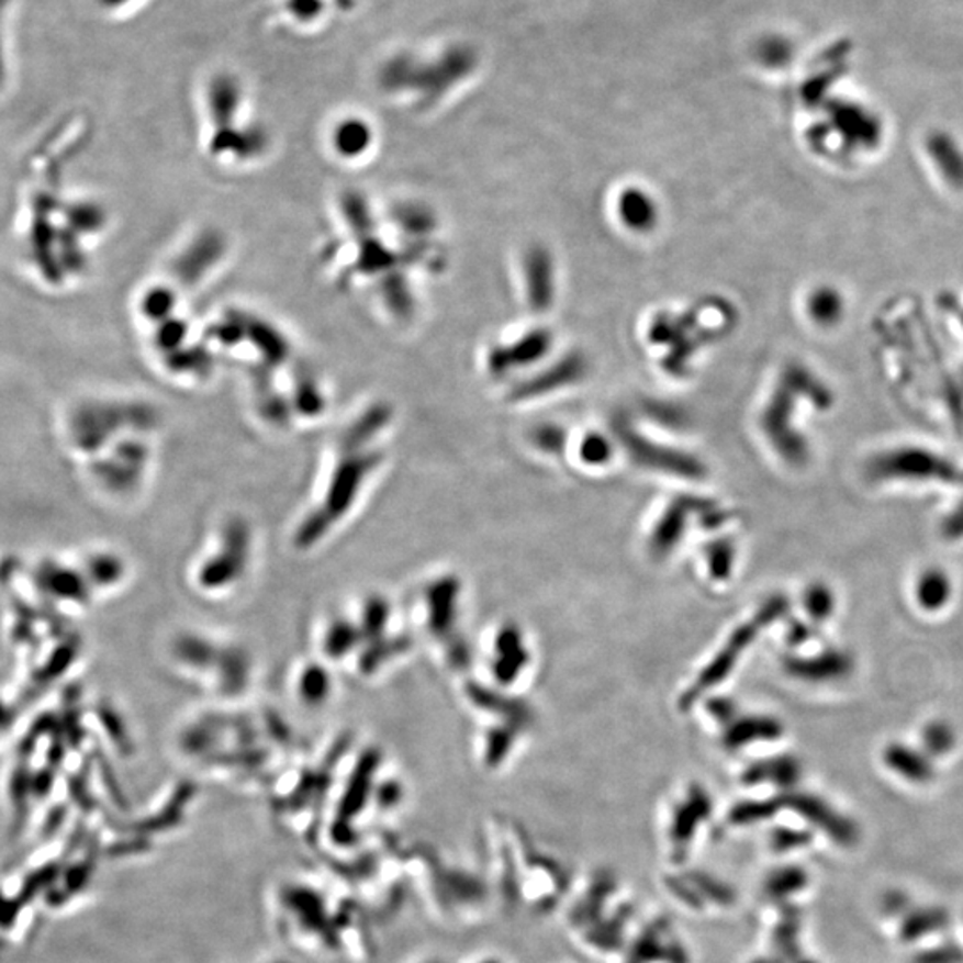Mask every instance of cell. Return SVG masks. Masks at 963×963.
I'll list each match as a JSON object with an SVG mask.
<instances>
[{"mask_svg": "<svg viewBox=\"0 0 963 963\" xmlns=\"http://www.w3.org/2000/svg\"><path fill=\"white\" fill-rule=\"evenodd\" d=\"M423 211L411 200L347 188L331 205L320 262L334 288L385 327L414 313L413 273L422 262Z\"/></svg>", "mask_w": 963, "mask_h": 963, "instance_id": "obj_1", "label": "cell"}, {"mask_svg": "<svg viewBox=\"0 0 963 963\" xmlns=\"http://www.w3.org/2000/svg\"><path fill=\"white\" fill-rule=\"evenodd\" d=\"M210 331L220 361L234 362L247 377L248 393L266 422L282 427L294 416L316 418L325 411V384L276 320L231 307L210 320Z\"/></svg>", "mask_w": 963, "mask_h": 963, "instance_id": "obj_2", "label": "cell"}, {"mask_svg": "<svg viewBox=\"0 0 963 963\" xmlns=\"http://www.w3.org/2000/svg\"><path fill=\"white\" fill-rule=\"evenodd\" d=\"M636 950L631 951V959L627 963H688L687 948L674 933L673 926L662 919H653L641 936H636Z\"/></svg>", "mask_w": 963, "mask_h": 963, "instance_id": "obj_3", "label": "cell"}, {"mask_svg": "<svg viewBox=\"0 0 963 963\" xmlns=\"http://www.w3.org/2000/svg\"><path fill=\"white\" fill-rule=\"evenodd\" d=\"M373 147H376V136L361 120H341L339 124L334 125L328 136L331 153L336 157V161L347 163V167L366 161L368 153Z\"/></svg>", "mask_w": 963, "mask_h": 963, "instance_id": "obj_4", "label": "cell"}, {"mask_svg": "<svg viewBox=\"0 0 963 963\" xmlns=\"http://www.w3.org/2000/svg\"><path fill=\"white\" fill-rule=\"evenodd\" d=\"M797 808H799L802 814L810 817L811 822H816L819 828H822L839 844H853L854 840H856V830H854L853 825L837 816L833 811L828 810L821 803L803 799L797 805Z\"/></svg>", "mask_w": 963, "mask_h": 963, "instance_id": "obj_5", "label": "cell"}, {"mask_svg": "<svg viewBox=\"0 0 963 963\" xmlns=\"http://www.w3.org/2000/svg\"><path fill=\"white\" fill-rule=\"evenodd\" d=\"M948 925V914L940 908H922L903 921L899 937L903 942H916V940L928 937L930 933L942 930Z\"/></svg>", "mask_w": 963, "mask_h": 963, "instance_id": "obj_6", "label": "cell"}, {"mask_svg": "<svg viewBox=\"0 0 963 963\" xmlns=\"http://www.w3.org/2000/svg\"><path fill=\"white\" fill-rule=\"evenodd\" d=\"M805 885H807V874L803 873L802 869L787 867L776 871L769 878L768 888L773 896L783 897L796 894Z\"/></svg>", "mask_w": 963, "mask_h": 963, "instance_id": "obj_7", "label": "cell"}, {"mask_svg": "<svg viewBox=\"0 0 963 963\" xmlns=\"http://www.w3.org/2000/svg\"><path fill=\"white\" fill-rule=\"evenodd\" d=\"M911 963H963V950L956 944L937 945L933 950L917 953Z\"/></svg>", "mask_w": 963, "mask_h": 963, "instance_id": "obj_8", "label": "cell"}, {"mask_svg": "<svg viewBox=\"0 0 963 963\" xmlns=\"http://www.w3.org/2000/svg\"><path fill=\"white\" fill-rule=\"evenodd\" d=\"M327 674L323 673L322 670L305 671L304 679H302V694L305 698L309 702H320L327 696Z\"/></svg>", "mask_w": 963, "mask_h": 963, "instance_id": "obj_9", "label": "cell"}, {"mask_svg": "<svg viewBox=\"0 0 963 963\" xmlns=\"http://www.w3.org/2000/svg\"><path fill=\"white\" fill-rule=\"evenodd\" d=\"M356 641V631L348 625H336L328 631L327 648L333 656L339 657L347 653L348 646Z\"/></svg>", "mask_w": 963, "mask_h": 963, "instance_id": "obj_10", "label": "cell"}, {"mask_svg": "<svg viewBox=\"0 0 963 963\" xmlns=\"http://www.w3.org/2000/svg\"><path fill=\"white\" fill-rule=\"evenodd\" d=\"M475 963H503L502 960L496 959V956H485V959L477 960Z\"/></svg>", "mask_w": 963, "mask_h": 963, "instance_id": "obj_11", "label": "cell"}, {"mask_svg": "<svg viewBox=\"0 0 963 963\" xmlns=\"http://www.w3.org/2000/svg\"><path fill=\"white\" fill-rule=\"evenodd\" d=\"M5 4H8V0H0V14L4 11Z\"/></svg>", "mask_w": 963, "mask_h": 963, "instance_id": "obj_12", "label": "cell"}, {"mask_svg": "<svg viewBox=\"0 0 963 963\" xmlns=\"http://www.w3.org/2000/svg\"><path fill=\"white\" fill-rule=\"evenodd\" d=\"M0 68H2V45H0Z\"/></svg>", "mask_w": 963, "mask_h": 963, "instance_id": "obj_13", "label": "cell"}]
</instances>
